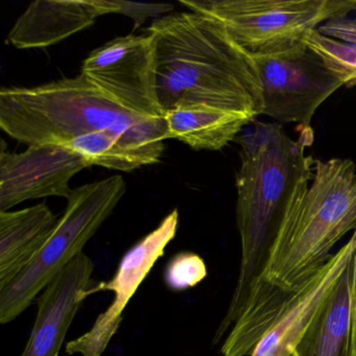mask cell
Returning <instances> with one entry per match:
<instances>
[{
  "label": "cell",
  "instance_id": "cell-1",
  "mask_svg": "<svg viewBox=\"0 0 356 356\" xmlns=\"http://www.w3.org/2000/svg\"><path fill=\"white\" fill-rule=\"evenodd\" d=\"M162 114L205 107L262 115V86L253 56L224 24L197 12L158 18L147 30Z\"/></svg>",
  "mask_w": 356,
  "mask_h": 356
},
{
  "label": "cell",
  "instance_id": "cell-2",
  "mask_svg": "<svg viewBox=\"0 0 356 356\" xmlns=\"http://www.w3.org/2000/svg\"><path fill=\"white\" fill-rule=\"evenodd\" d=\"M298 131L299 138L293 139L281 124L255 122L239 136L241 164L236 174V222L241 243V266L213 345L222 341L243 314L293 195L302 183L314 179L316 160L306 154V149L314 143V130Z\"/></svg>",
  "mask_w": 356,
  "mask_h": 356
},
{
  "label": "cell",
  "instance_id": "cell-3",
  "mask_svg": "<svg viewBox=\"0 0 356 356\" xmlns=\"http://www.w3.org/2000/svg\"><path fill=\"white\" fill-rule=\"evenodd\" d=\"M0 128L29 147L64 145L88 133H110L143 166L159 162L170 139L165 118L128 111L82 74L32 88L3 87Z\"/></svg>",
  "mask_w": 356,
  "mask_h": 356
},
{
  "label": "cell",
  "instance_id": "cell-4",
  "mask_svg": "<svg viewBox=\"0 0 356 356\" xmlns=\"http://www.w3.org/2000/svg\"><path fill=\"white\" fill-rule=\"evenodd\" d=\"M127 191L122 176L72 189L67 206L44 247L7 286L0 289V323L15 320L95 236Z\"/></svg>",
  "mask_w": 356,
  "mask_h": 356
},
{
  "label": "cell",
  "instance_id": "cell-5",
  "mask_svg": "<svg viewBox=\"0 0 356 356\" xmlns=\"http://www.w3.org/2000/svg\"><path fill=\"white\" fill-rule=\"evenodd\" d=\"M180 5L224 24L252 55L304 40L320 24L356 10V0H181Z\"/></svg>",
  "mask_w": 356,
  "mask_h": 356
},
{
  "label": "cell",
  "instance_id": "cell-6",
  "mask_svg": "<svg viewBox=\"0 0 356 356\" xmlns=\"http://www.w3.org/2000/svg\"><path fill=\"white\" fill-rule=\"evenodd\" d=\"M252 55V54H251ZM253 56L262 86V114L279 124L312 128L316 109L343 86L304 40Z\"/></svg>",
  "mask_w": 356,
  "mask_h": 356
},
{
  "label": "cell",
  "instance_id": "cell-7",
  "mask_svg": "<svg viewBox=\"0 0 356 356\" xmlns=\"http://www.w3.org/2000/svg\"><path fill=\"white\" fill-rule=\"evenodd\" d=\"M81 74L132 113L164 118L156 95L151 38L118 37L97 47L84 60Z\"/></svg>",
  "mask_w": 356,
  "mask_h": 356
},
{
  "label": "cell",
  "instance_id": "cell-8",
  "mask_svg": "<svg viewBox=\"0 0 356 356\" xmlns=\"http://www.w3.org/2000/svg\"><path fill=\"white\" fill-rule=\"evenodd\" d=\"M179 212L175 209L165 216L159 226L133 245L122 257L111 280L102 281L87 291V297L99 291H114L111 305L97 316L90 330L66 343V353L82 356H102L112 337L116 334L122 314L156 261L162 257L168 243L178 230Z\"/></svg>",
  "mask_w": 356,
  "mask_h": 356
},
{
  "label": "cell",
  "instance_id": "cell-9",
  "mask_svg": "<svg viewBox=\"0 0 356 356\" xmlns=\"http://www.w3.org/2000/svg\"><path fill=\"white\" fill-rule=\"evenodd\" d=\"M89 164L72 149L58 145H30L22 153L0 152V212L29 200L68 197L70 181Z\"/></svg>",
  "mask_w": 356,
  "mask_h": 356
},
{
  "label": "cell",
  "instance_id": "cell-10",
  "mask_svg": "<svg viewBox=\"0 0 356 356\" xmlns=\"http://www.w3.org/2000/svg\"><path fill=\"white\" fill-rule=\"evenodd\" d=\"M93 262L80 253L45 287L22 356H59L68 329L92 286Z\"/></svg>",
  "mask_w": 356,
  "mask_h": 356
},
{
  "label": "cell",
  "instance_id": "cell-11",
  "mask_svg": "<svg viewBox=\"0 0 356 356\" xmlns=\"http://www.w3.org/2000/svg\"><path fill=\"white\" fill-rule=\"evenodd\" d=\"M356 253V229L347 243L296 293L250 356H291L314 314Z\"/></svg>",
  "mask_w": 356,
  "mask_h": 356
},
{
  "label": "cell",
  "instance_id": "cell-12",
  "mask_svg": "<svg viewBox=\"0 0 356 356\" xmlns=\"http://www.w3.org/2000/svg\"><path fill=\"white\" fill-rule=\"evenodd\" d=\"M291 356H356V253Z\"/></svg>",
  "mask_w": 356,
  "mask_h": 356
},
{
  "label": "cell",
  "instance_id": "cell-13",
  "mask_svg": "<svg viewBox=\"0 0 356 356\" xmlns=\"http://www.w3.org/2000/svg\"><path fill=\"white\" fill-rule=\"evenodd\" d=\"M102 14L95 0H37L8 34L16 49H44L95 24Z\"/></svg>",
  "mask_w": 356,
  "mask_h": 356
},
{
  "label": "cell",
  "instance_id": "cell-14",
  "mask_svg": "<svg viewBox=\"0 0 356 356\" xmlns=\"http://www.w3.org/2000/svg\"><path fill=\"white\" fill-rule=\"evenodd\" d=\"M58 220L45 203L0 212V289L10 284L36 257Z\"/></svg>",
  "mask_w": 356,
  "mask_h": 356
},
{
  "label": "cell",
  "instance_id": "cell-15",
  "mask_svg": "<svg viewBox=\"0 0 356 356\" xmlns=\"http://www.w3.org/2000/svg\"><path fill=\"white\" fill-rule=\"evenodd\" d=\"M168 137L195 151H220L256 120L243 113L197 106L164 114Z\"/></svg>",
  "mask_w": 356,
  "mask_h": 356
},
{
  "label": "cell",
  "instance_id": "cell-16",
  "mask_svg": "<svg viewBox=\"0 0 356 356\" xmlns=\"http://www.w3.org/2000/svg\"><path fill=\"white\" fill-rule=\"evenodd\" d=\"M63 147L80 155L89 166L99 165L120 172H132L143 168L110 133H88L68 141Z\"/></svg>",
  "mask_w": 356,
  "mask_h": 356
},
{
  "label": "cell",
  "instance_id": "cell-17",
  "mask_svg": "<svg viewBox=\"0 0 356 356\" xmlns=\"http://www.w3.org/2000/svg\"><path fill=\"white\" fill-rule=\"evenodd\" d=\"M304 42L318 54L325 65L341 81L343 86H356V45L348 44L310 31Z\"/></svg>",
  "mask_w": 356,
  "mask_h": 356
},
{
  "label": "cell",
  "instance_id": "cell-18",
  "mask_svg": "<svg viewBox=\"0 0 356 356\" xmlns=\"http://www.w3.org/2000/svg\"><path fill=\"white\" fill-rule=\"evenodd\" d=\"M207 276V268L203 258L197 254L183 252L177 254L165 270L166 285L172 291H184L195 286Z\"/></svg>",
  "mask_w": 356,
  "mask_h": 356
},
{
  "label": "cell",
  "instance_id": "cell-19",
  "mask_svg": "<svg viewBox=\"0 0 356 356\" xmlns=\"http://www.w3.org/2000/svg\"><path fill=\"white\" fill-rule=\"evenodd\" d=\"M102 16L106 14H122L134 22V31L149 18H160L175 9L170 3H145L122 0H95Z\"/></svg>",
  "mask_w": 356,
  "mask_h": 356
},
{
  "label": "cell",
  "instance_id": "cell-20",
  "mask_svg": "<svg viewBox=\"0 0 356 356\" xmlns=\"http://www.w3.org/2000/svg\"><path fill=\"white\" fill-rule=\"evenodd\" d=\"M324 36L348 44L356 45V18H337L318 26Z\"/></svg>",
  "mask_w": 356,
  "mask_h": 356
}]
</instances>
